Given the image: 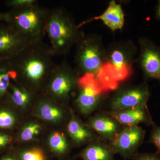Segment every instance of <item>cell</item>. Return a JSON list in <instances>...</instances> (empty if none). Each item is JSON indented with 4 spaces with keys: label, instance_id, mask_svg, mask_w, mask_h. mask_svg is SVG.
<instances>
[{
    "label": "cell",
    "instance_id": "6da1fadb",
    "mask_svg": "<svg viewBox=\"0 0 160 160\" xmlns=\"http://www.w3.org/2000/svg\"><path fill=\"white\" fill-rule=\"evenodd\" d=\"M50 46L43 42L29 44L16 57L9 60L17 81L37 92L45 91L57 65Z\"/></svg>",
    "mask_w": 160,
    "mask_h": 160
},
{
    "label": "cell",
    "instance_id": "7a4b0ae2",
    "mask_svg": "<svg viewBox=\"0 0 160 160\" xmlns=\"http://www.w3.org/2000/svg\"><path fill=\"white\" fill-rule=\"evenodd\" d=\"M138 48L131 40L116 41L106 48V62L98 81L116 88L118 82L128 78L132 73Z\"/></svg>",
    "mask_w": 160,
    "mask_h": 160
},
{
    "label": "cell",
    "instance_id": "3957f363",
    "mask_svg": "<svg viewBox=\"0 0 160 160\" xmlns=\"http://www.w3.org/2000/svg\"><path fill=\"white\" fill-rule=\"evenodd\" d=\"M46 33L55 56L68 54L72 46L85 35L71 13L60 7L49 9Z\"/></svg>",
    "mask_w": 160,
    "mask_h": 160
},
{
    "label": "cell",
    "instance_id": "277c9868",
    "mask_svg": "<svg viewBox=\"0 0 160 160\" xmlns=\"http://www.w3.org/2000/svg\"><path fill=\"white\" fill-rule=\"evenodd\" d=\"M49 9L38 4L7 12L6 23L29 44L42 41Z\"/></svg>",
    "mask_w": 160,
    "mask_h": 160
},
{
    "label": "cell",
    "instance_id": "5b68a950",
    "mask_svg": "<svg viewBox=\"0 0 160 160\" xmlns=\"http://www.w3.org/2000/svg\"><path fill=\"white\" fill-rule=\"evenodd\" d=\"M75 45V68L81 77L91 75L98 80L106 62V48L102 37L96 33L85 34Z\"/></svg>",
    "mask_w": 160,
    "mask_h": 160
},
{
    "label": "cell",
    "instance_id": "8992f818",
    "mask_svg": "<svg viewBox=\"0 0 160 160\" xmlns=\"http://www.w3.org/2000/svg\"><path fill=\"white\" fill-rule=\"evenodd\" d=\"M80 77L75 68L66 60H63L61 64L57 65L50 75L45 88V94L56 102H66L78 89Z\"/></svg>",
    "mask_w": 160,
    "mask_h": 160
},
{
    "label": "cell",
    "instance_id": "52a82bcc",
    "mask_svg": "<svg viewBox=\"0 0 160 160\" xmlns=\"http://www.w3.org/2000/svg\"><path fill=\"white\" fill-rule=\"evenodd\" d=\"M78 94L75 104L81 114L89 115L100 109L111 90L91 75L82 76L78 83Z\"/></svg>",
    "mask_w": 160,
    "mask_h": 160
},
{
    "label": "cell",
    "instance_id": "ba28073f",
    "mask_svg": "<svg viewBox=\"0 0 160 160\" xmlns=\"http://www.w3.org/2000/svg\"><path fill=\"white\" fill-rule=\"evenodd\" d=\"M108 100V112H115L138 106H146L151 96L147 82L137 85L117 87Z\"/></svg>",
    "mask_w": 160,
    "mask_h": 160
},
{
    "label": "cell",
    "instance_id": "9c48e42d",
    "mask_svg": "<svg viewBox=\"0 0 160 160\" xmlns=\"http://www.w3.org/2000/svg\"><path fill=\"white\" fill-rule=\"evenodd\" d=\"M138 45L136 62L142 72L144 81L156 80L160 85V46L144 36L139 38Z\"/></svg>",
    "mask_w": 160,
    "mask_h": 160
},
{
    "label": "cell",
    "instance_id": "30bf717a",
    "mask_svg": "<svg viewBox=\"0 0 160 160\" xmlns=\"http://www.w3.org/2000/svg\"><path fill=\"white\" fill-rule=\"evenodd\" d=\"M146 131L139 125L126 126L113 141L109 143L116 154L124 159L131 160L144 142Z\"/></svg>",
    "mask_w": 160,
    "mask_h": 160
},
{
    "label": "cell",
    "instance_id": "8fae6325",
    "mask_svg": "<svg viewBox=\"0 0 160 160\" xmlns=\"http://www.w3.org/2000/svg\"><path fill=\"white\" fill-rule=\"evenodd\" d=\"M86 124L102 139L109 143L113 141L125 127L106 111L98 112Z\"/></svg>",
    "mask_w": 160,
    "mask_h": 160
},
{
    "label": "cell",
    "instance_id": "7c38bea8",
    "mask_svg": "<svg viewBox=\"0 0 160 160\" xmlns=\"http://www.w3.org/2000/svg\"><path fill=\"white\" fill-rule=\"evenodd\" d=\"M14 29L5 22L0 23V55L7 60L13 58L29 45Z\"/></svg>",
    "mask_w": 160,
    "mask_h": 160
},
{
    "label": "cell",
    "instance_id": "4fadbf2b",
    "mask_svg": "<svg viewBox=\"0 0 160 160\" xmlns=\"http://www.w3.org/2000/svg\"><path fill=\"white\" fill-rule=\"evenodd\" d=\"M109 112L125 127L139 125L140 124L152 126L155 123L147 105L115 112Z\"/></svg>",
    "mask_w": 160,
    "mask_h": 160
},
{
    "label": "cell",
    "instance_id": "5bb4252c",
    "mask_svg": "<svg viewBox=\"0 0 160 160\" xmlns=\"http://www.w3.org/2000/svg\"><path fill=\"white\" fill-rule=\"evenodd\" d=\"M100 20L112 32L122 30L125 22V15L122 5L114 0L109 2L106 10L102 14L87 21L86 23L93 21Z\"/></svg>",
    "mask_w": 160,
    "mask_h": 160
},
{
    "label": "cell",
    "instance_id": "9a60e30c",
    "mask_svg": "<svg viewBox=\"0 0 160 160\" xmlns=\"http://www.w3.org/2000/svg\"><path fill=\"white\" fill-rule=\"evenodd\" d=\"M116 154L109 143L99 138L88 143L78 157L83 160H115Z\"/></svg>",
    "mask_w": 160,
    "mask_h": 160
},
{
    "label": "cell",
    "instance_id": "2e32d148",
    "mask_svg": "<svg viewBox=\"0 0 160 160\" xmlns=\"http://www.w3.org/2000/svg\"><path fill=\"white\" fill-rule=\"evenodd\" d=\"M67 125V131L69 137L78 146L89 143L100 138L97 134L86 124H84L72 112Z\"/></svg>",
    "mask_w": 160,
    "mask_h": 160
},
{
    "label": "cell",
    "instance_id": "e0dca14e",
    "mask_svg": "<svg viewBox=\"0 0 160 160\" xmlns=\"http://www.w3.org/2000/svg\"><path fill=\"white\" fill-rule=\"evenodd\" d=\"M37 98L36 108L39 117L50 122L57 123L62 121L64 112L55 101L46 94L41 95Z\"/></svg>",
    "mask_w": 160,
    "mask_h": 160
},
{
    "label": "cell",
    "instance_id": "ac0fdd59",
    "mask_svg": "<svg viewBox=\"0 0 160 160\" xmlns=\"http://www.w3.org/2000/svg\"><path fill=\"white\" fill-rule=\"evenodd\" d=\"M36 93L25 85L16 81L11 83L7 95L10 102L15 106L25 108L32 102Z\"/></svg>",
    "mask_w": 160,
    "mask_h": 160
},
{
    "label": "cell",
    "instance_id": "d6986e66",
    "mask_svg": "<svg viewBox=\"0 0 160 160\" xmlns=\"http://www.w3.org/2000/svg\"><path fill=\"white\" fill-rule=\"evenodd\" d=\"M49 144L52 151L57 154H66L69 149L68 140L64 134L58 132H55L50 135Z\"/></svg>",
    "mask_w": 160,
    "mask_h": 160
},
{
    "label": "cell",
    "instance_id": "ffe728a7",
    "mask_svg": "<svg viewBox=\"0 0 160 160\" xmlns=\"http://www.w3.org/2000/svg\"><path fill=\"white\" fill-rule=\"evenodd\" d=\"M11 69L9 60L4 61L0 65V99L8 93L12 81Z\"/></svg>",
    "mask_w": 160,
    "mask_h": 160
},
{
    "label": "cell",
    "instance_id": "44dd1931",
    "mask_svg": "<svg viewBox=\"0 0 160 160\" xmlns=\"http://www.w3.org/2000/svg\"><path fill=\"white\" fill-rule=\"evenodd\" d=\"M41 126L38 124L31 123L26 125L21 132L20 138L24 142L30 141L39 134Z\"/></svg>",
    "mask_w": 160,
    "mask_h": 160
},
{
    "label": "cell",
    "instance_id": "7402d4cb",
    "mask_svg": "<svg viewBox=\"0 0 160 160\" xmlns=\"http://www.w3.org/2000/svg\"><path fill=\"white\" fill-rule=\"evenodd\" d=\"M20 160H47V158L42 149L33 148L22 152L20 154Z\"/></svg>",
    "mask_w": 160,
    "mask_h": 160
},
{
    "label": "cell",
    "instance_id": "603a6c76",
    "mask_svg": "<svg viewBox=\"0 0 160 160\" xmlns=\"http://www.w3.org/2000/svg\"><path fill=\"white\" fill-rule=\"evenodd\" d=\"M15 122L14 115L9 110H0V128L9 129L13 126Z\"/></svg>",
    "mask_w": 160,
    "mask_h": 160
},
{
    "label": "cell",
    "instance_id": "cb8c5ba5",
    "mask_svg": "<svg viewBox=\"0 0 160 160\" xmlns=\"http://www.w3.org/2000/svg\"><path fill=\"white\" fill-rule=\"evenodd\" d=\"M152 126L150 137L148 142L153 144L160 152V126L154 123Z\"/></svg>",
    "mask_w": 160,
    "mask_h": 160
},
{
    "label": "cell",
    "instance_id": "d4e9b609",
    "mask_svg": "<svg viewBox=\"0 0 160 160\" xmlns=\"http://www.w3.org/2000/svg\"><path fill=\"white\" fill-rule=\"evenodd\" d=\"M5 3L7 7L15 9L38 4V2L36 0H8Z\"/></svg>",
    "mask_w": 160,
    "mask_h": 160
},
{
    "label": "cell",
    "instance_id": "484cf974",
    "mask_svg": "<svg viewBox=\"0 0 160 160\" xmlns=\"http://www.w3.org/2000/svg\"><path fill=\"white\" fill-rule=\"evenodd\" d=\"M131 160H160V152L158 151L152 153L138 152Z\"/></svg>",
    "mask_w": 160,
    "mask_h": 160
},
{
    "label": "cell",
    "instance_id": "4316f807",
    "mask_svg": "<svg viewBox=\"0 0 160 160\" xmlns=\"http://www.w3.org/2000/svg\"><path fill=\"white\" fill-rule=\"evenodd\" d=\"M11 137L4 133H0V147L6 146L11 142Z\"/></svg>",
    "mask_w": 160,
    "mask_h": 160
},
{
    "label": "cell",
    "instance_id": "83f0119b",
    "mask_svg": "<svg viewBox=\"0 0 160 160\" xmlns=\"http://www.w3.org/2000/svg\"><path fill=\"white\" fill-rule=\"evenodd\" d=\"M155 18L157 20L160 21V0L158 1L155 8Z\"/></svg>",
    "mask_w": 160,
    "mask_h": 160
},
{
    "label": "cell",
    "instance_id": "f1b7e54d",
    "mask_svg": "<svg viewBox=\"0 0 160 160\" xmlns=\"http://www.w3.org/2000/svg\"><path fill=\"white\" fill-rule=\"evenodd\" d=\"M7 12H0V23L5 22H7Z\"/></svg>",
    "mask_w": 160,
    "mask_h": 160
},
{
    "label": "cell",
    "instance_id": "f546056e",
    "mask_svg": "<svg viewBox=\"0 0 160 160\" xmlns=\"http://www.w3.org/2000/svg\"><path fill=\"white\" fill-rule=\"evenodd\" d=\"M2 160H16L14 158L11 157H7L3 158Z\"/></svg>",
    "mask_w": 160,
    "mask_h": 160
},
{
    "label": "cell",
    "instance_id": "4dcf8cb0",
    "mask_svg": "<svg viewBox=\"0 0 160 160\" xmlns=\"http://www.w3.org/2000/svg\"><path fill=\"white\" fill-rule=\"evenodd\" d=\"M6 60H7L6 59V58H5L2 57L0 55V65H1L2 63L4 61H6Z\"/></svg>",
    "mask_w": 160,
    "mask_h": 160
}]
</instances>
